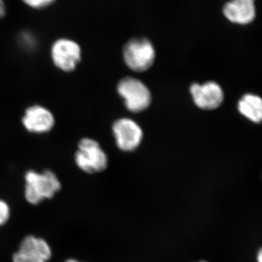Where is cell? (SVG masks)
I'll return each mask as SVG.
<instances>
[{
    "instance_id": "2e32d148",
    "label": "cell",
    "mask_w": 262,
    "mask_h": 262,
    "mask_svg": "<svg viewBox=\"0 0 262 262\" xmlns=\"http://www.w3.org/2000/svg\"><path fill=\"white\" fill-rule=\"evenodd\" d=\"M65 262H79L78 261H77V260L75 259H68Z\"/></svg>"
},
{
    "instance_id": "e0dca14e",
    "label": "cell",
    "mask_w": 262,
    "mask_h": 262,
    "mask_svg": "<svg viewBox=\"0 0 262 262\" xmlns=\"http://www.w3.org/2000/svg\"><path fill=\"white\" fill-rule=\"evenodd\" d=\"M200 262H208V261H200Z\"/></svg>"
},
{
    "instance_id": "9a60e30c",
    "label": "cell",
    "mask_w": 262,
    "mask_h": 262,
    "mask_svg": "<svg viewBox=\"0 0 262 262\" xmlns=\"http://www.w3.org/2000/svg\"><path fill=\"white\" fill-rule=\"evenodd\" d=\"M256 262H262V246L258 248L256 254Z\"/></svg>"
},
{
    "instance_id": "6da1fadb",
    "label": "cell",
    "mask_w": 262,
    "mask_h": 262,
    "mask_svg": "<svg viewBox=\"0 0 262 262\" xmlns=\"http://www.w3.org/2000/svg\"><path fill=\"white\" fill-rule=\"evenodd\" d=\"M25 198L32 205L53 198L61 188L59 179L49 170L42 173L28 170L25 174Z\"/></svg>"
},
{
    "instance_id": "3957f363",
    "label": "cell",
    "mask_w": 262,
    "mask_h": 262,
    "mask_svg": "<svg viewBox=\"0 0 262 262\" xmlns=\"http://www.w3.org/2000/svg\"><path fill=\"white\" fill-rule=\"evenodd\" d=\"M123 57L125 63L131 70L145 72L154 63V46L146 38H134L124 46Z\"/></svg>"
},
{
    "instance_id": "5b68a950",
    "label": "cell",
    "mask_w": 262,
    "mask_h": 262,
    "mask_svg": "<svg viewBox=\"0 0 262 262\" xmlns=\"http://www.w3.org/2000/svg\"><path fill=\"white\" fill-rule=\"evenodd\" d=\"M51 56L57 69L63 72H72L80 63L82 51L75 41L68 38H60L52 45Z\"/></svg>"
},
{
    "instance_id": "9c48e42d",
    "label": "cell",
    "mask_w": 262,
    "mask_h": 262,
    "mask_svg": "<svg viewBox=\"0 0 262 262\" xmlns=\"http://www.w3.org/2000/svg\"><path fill=\"white\" fill-rule=\"evenodd\" d=\"M193 100L198 107L205 110L218 108L223 102L224 93L220 84L215 82L193 84L190 88Z\"/></svg>"
},
{
    "instance_id": "5bb4252c",
    "label": "cell",
    "mask_w": 262,
    "mask_h": 262,
    "mask_svg": "<svg viewBox=\"0 0 262 262\" xmlns=\"http://www.w3.org/2000/svg\"><path fill=\"white\" fill-rule=\"evenodd\" d=\"M6 5L4 0H0V18H3L6 15Z\"/></svg>"
},
{
    "instance_id": "4fadbf2b",
    "label": "cell",
    "mask_w": 262,
    "mask_h": 262,
    "mask_svg": "<svg viewBox=\"0 0 262 262\" xmlns=\"http://www.w3.org/2000/svg\"><path fill=\"white\" fill-rule=\"evenodd\" d=\"M10 217V208L5 202L0 201V226L5 225Z\"/></svg>"
},
{
    "instance_id": "277c9868",
    "label": "cell",
    "mask_w": 262,
    "mask_h": 262,
    "mask_svg": "<svg viewBox=\"0 0 262 262\" xmlns=\"http://www.w3.org/2000/svg\"><path fill=\"white\" fill-rule=\"evenodd\" d=\"M119 94L125 100V106L132 113H140L149 107L151 93L141 81L133 77L122 79L117 85Z\"/></svg>"
},
{
    "instance_id": "ba28073f",
    "label": "cell",
    "mask_w": 262,
    "mask_h": 262,
    "mask_svg": "<svg viewBox=\"0 0 262 262\" xmlns=\"http://www.w3.org/2000/svg\"><path fill=\"white\" fill-rule=\"evenodd\" d=\"M113 133L117 146L122 151H134L139 147L142 140L143 132L141 127L130 119H120L115 122Z\"/></svg>"
},
{
    "instance_id": "52a82bcc",
    "label": "cell",
    "mask_w": 262,
    "mask_h": 262,
    "mask_svg": "<svg viewBox=\"0 0 262 262\" xmlns=\"http://www.w3.org/2000/svg\"><path fill=\"white\" fill-rule=\"evenodd\" d=\"M49 245L42 238L27 236L18 251L13 255V262H47L51 258Z\"/></svg>"
},
{
    "instance_id": "8fae6325",
    "label": "cell",
    "mask_w": 262,
    "mask_h": 262,
    "mask_svg": "<svg viewBox=\"0 0 262 262\" xmlns=\"http://www.w3.org/2000/svg\"><path fill=\"white\" fill-rule=\"evenodd\" d=\"M238 111L255 123L262 122V98L256 95H244L238 102Z\"/></svg>"
},
{
    "instance_id": "7a4b0ae2",
    "label": "cell",
    "mask_w": 262,
    "mask_h": 262,
    "mask_svg": "<svg viewBox=\"0 0 262 262\" xmlns=\"http://www.w3.org/2000/svg\"><path fill=\"white\" fill-rule=\"evenodd\" d=\"M76 165L87 173L103 171L108 165V159L97 141L89 138L81 139L75 155Z\"/></svg>"
},
{
    "instance_id": "30bf717a",
    "label": "cell",
    "mask_w": 262,
    "mask_h": 262,
    "mask_svg": "<svg viewBox=\"0 0 262 262\" xmlns=\"http://www.w3.org/2000/svg\"><path fill=\"white\" fill-rule=\"evenodd\" d=\"M222 11L231 23L247 25L256 18V0H229L224 5Z\"/></svg>"
},
{
    "instance_id": "7c38bea8",
    "label": "cell",
    "mask_w": 262,
    "mask_h": 262,
    "mask_svg": "<svg viewBox=\"0 0 262 262\" xmlns=\"http://www.w3.org/2000/svg\"><path fill=\"white\" fill-rule=\"evenodd\" d=\"M56 0H22V2L33 9L41 10L51 6Z\"/></svg>"
},
{
    "instance_id": "8992f818",
    "label": "cell",
    "mask_w": 262,
    "mask_h": 262,
    "mask_svg": "<svg viewBox=\"0 0 262 262\" xmlns=\"http://www.w3.org/2000/svg\"><path fill=\"white\" fill-rule=\"evenodd\" d=\"M22 124L31 134H46L53 130L56 120L51 110L42 105L34 104L25 110Z\"/></svg>"
}]
</instances>
